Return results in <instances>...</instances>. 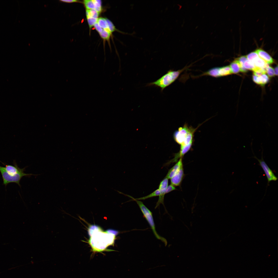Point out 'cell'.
<instances>
[{
	"label": "cell",
	"instance_id": "obj_1",
	"mask_svg": "<svg viewBox=\"0 0 278 278\" xmlns=\"http://www.w3.org/2000/svg\"><path fill=\"white\" fill-rule=\"evenodd\" d=\"M186 68V67L177 71L170 70L156 81L147 84L146 86H154L161 89V91L169 86L179 77L181 73Z\"/></svg>",
	"mask_w": 278,
	"mask_h": 278
},
{
	"label": "cell",
	"instance_id": "obj_2",
	"mask_svg": "<svg viewBox=\"0 0 278 278\" xmlns=\"http://www.w3.org/2000/svg\"><path fill=\"white\" fill-rule=\"evenodd\" d=\"M197 128L188 127L185 124L183 127H179L174 134L175 141L180 146L188 145L193 142L194 134Z\"/></svg>",
	"mask_w": 278,
	"mask_h": 278
},
{
	"label": "cell",
	"instance_id": "obj_3",
	"mask_svg": "<svg viewBox=\"0 0 278 278\" xmlns=\"http://www.w3.org/2000/svg\"><path fill=\"white\" fill-rule=\"evenodd\" d=\"M121 193L130 197L136 202L140 208L144 215V217L149 224L155 237L158 239L161 240L164 243L165 246H166L167 244V241L166 239L163 237L159 235L156 231L155 224L151 212L141 201L136 199L135 198L130 195L125 194L122 193Z\"/></svg>",
	"mask_w": 278,
	"mask_h": 278
},
{
	"label": "cell",
	"instance_id": "obj_4",
	"mask_svg": "<svg viewBox=\"0 0 278 278\" xmlns=\"http://www.w3.org/2000/svg\"><path fill=\"white\" fill-rule=\"evenodd\" d=\"M0 172L2 175L3 179V184L5 186L10 183H15L17 184L20 187V181L23 176L30 177L32 175L37 176L39 175H34L31 173H25L24 172L12 175L8 174L5 170L4 167L0 166Z\"/></svg>",
	"mask_w": 278,
	"mask_h": 278
},
{
	"label": "cell",
	"instance_id": "obj_5",
	"mask_svg": "<svg viewBox=\"0 0 278 278\" xmlns=\"http://www.w3.org/2000/svg\"><path fill=\"white\" fill-rule=\"evenodd\" d=\"M232 73L230 66H227L212 68L204 72L199 76H209L215 77H218L227 75Z\"/></svg>",
	"mask_w": 278,
	"mask_h": 278
},
{
	"label": "cell",
	"instance_id": "obj_6",
	"mask_svg": "<svg viewBox=\"0 0 278 278\" xmlns=\"http://www.w3.org/2000/svg\"><path fill=\"white\" fill-rule=\"evenodd\" d=\"M262 150V157L260 159H258L255 156L254 158L256 159L259 162L260 166L265 174L267 179L268 183V184L271 181H276L278 178L263 160V150Z\"/></svg>",
	"mask_w": 278,
	"mask_h": 278
},
{
	"label": "cell",
	"instance_id": "obj_7",
	"mask_svg": "<svg viewBox=\"0 0 278 278\" xmlns=\"http://www.w3.org/2000/svg\"><path fill=\"white\" fill-rule=\"evenodd\" d=\"M168 179L165 177L159 184L158 189L160 191V194L159 196L155 208L157 207L161 204H163L164 197V195L166 194V190L168 186Z\"/></svg>",
	"mask_w": 278,
	"mask_h": 278
},
{
	"label": "cell",
	"instance_id": "obj_8",
	"mask_svg": "<svg viewBox=\"0 0 278 278\" xmlns=\"http://www.w3.org/2000/svg\"><path fill=\"white\" fill-rule=\"evenodd\" d=\"M1 162L5 166V167L4 168L5 170L7 173L9 174L12 175H15L17 173L24 172L25 170V168L27 167H26L22 169L18 167L15 161H13V165L5 164L3 162Z\"/></svg>",
	"mask_w": 278,
	"mask_h": 278
},
{
	"label": "cell",
	"instance_id": "obj_9",
	"mask_svg": "<svg viewBox=\"0 0 278 278\" xmlns=\"http://www.w3.org/2000/svg\"><path fill=\"white\" fill-rule=\"evenodd\" d=\"M184 175L183 166L176 174L170 179L171 184L175 187L180 185Z\"/></svg>",
	"mask_w": 278,
	"mask_h": 278
},
{
	"label": "cell",
	"instance_id": "obj_10",
	"mask_svg": "<svg viewBox=\"0 0 278 278\" xmlns=\"http://www.w3.org/2000/svg\"><path fill=\"white\" fill-rule=\"evenodd\" d=\"M182 158H180L175 165L169 170L165 177L168 179H171L176 174L183 166Z\"/></svg>",
	"mask_w": 278,
	"mask_h": 278
},
{
	"label": "cell",
	"instance_id": "obj_11",
	"mask_svg": "<svg viewBox=\"0 0 278 278\" xmlns=\"http://www.w3.org/2000/svg\"><path fill=\"white\" fill-rule=\"evenodd\" d=\"M259 56L267 64H272L274 60L271 56L267 52L261 49L255 50Z\"/></svg>",
	"mask_w": 278,
	"mask_h": 278
},
{
	"label": "cell",
	"instance_id": "obj_12",
	"mask_svg": "<svg viewBox=\"0 0 278 278\" xmlns=\"http://www.w3.org/2000/svg\"><path fill=\"white\" fill-rule=\"evenodd\" d=\"M193 143H191L185 146H180V150L179 152L175 155V158L172 161H177L178 159L179 158H182L184 155L190 149L193 144Z\"/></svg>",
	"mask_w": 278,
	"mask_h": 278
},
{
	"label": "cell",
	"instance_id": "obj_13",
	"mask_svg": "<svg viewBox=\"0 0 278 278\" xmlns=\"http://www.w3.org/2000/svg\"><path fill=\"white\" fill-rule=\"evenodd\" d=\"M253 63L256 67L262 70L266 73V68L269 65L263 59L259 57L254 60Z\"/></svg>",
	"mask_w": 278,
	"mask_h": 278
},
{
	"label": "cell",
	"instance_id": "obj_14",
	"mask_svg": "<svg viewBox=\"0 0 278 278\" xmlns=\"http://www.w3.org/2000/svg\"><path fill=\"white\" fill-rule=\"evenodd\" d=\"M229 66L232 73L236 74L240 71V64L236 59L232 62Z\"/></svg>",
	"mask_w": 278,
	"mask_h": 278
},
{
	"label": "cell",
	"instance_id": "obj_15",
	"mask_svg": "<svg viewBox=\"0 0 278 278\" xmlns=\"http://www.w3.org/2000/svg\"><path fill=\"white\" fill-rule=\"evenodd\" d=\"M160 194V192L159 190L158 189H156L153 192L150 194L148 195L142 197L138 198H136L135 199H136L138 200H145V199L152 197H155L156 196H159Z\"/></svg>",
	"mask_w": 278,
	"mask_h": 278
},
{
	"label": "cell",
	"instance_id": "obj_16",
	"mask_svg": "<svg viewBox=\"0 0 278 278\" xmlns=\"http://www.w3.org/2000/svg\"><path fill=\"white\" fill-rule=\"evenodd\" d=\"M86 14V16H89L95 18H97L99 15V13L94 9L87 10Z\"/></svg>",
	"mask_w": 278,
	"mask_h": 278
},
{
	"label": "cell",
	"instance_id": "obj_17",
	"mask_svg": "<svg viewBox=\"0 0 278 278\" xmlns=\"http://www.w3.org/2000/svg\"><path fill=\"white\" fill-rule=\"evenodd\" d=\"M97 22L101 28H103L104 29L109 30L105 19L100 18L98 19Z\"/></svg>",
	"mask_w": 278,
	"mask_h": 278
},
{
	"label": "cell",
	"instance_id": "obj_18",
	"mask_svg": "<svg viewBox=\"0 0 278 278\" xmlns=\"http://www.w3.org/2000/svg\"><path fill=\"white\" fill-rule=\"evenodd\" d=\"M246 56L247 60L253 63L259 57L256 50L249 53Z\"/></svg>",
	"mask_w": 278,
	"mask_h": 278
},
{
	"label": "cell",
	"instance_id": "obj_19",
	"mask_svg": "<svg viewBox=\"0 0 278 278\" xmlns=\"http://www.w3.org/2000/svg\"><path fill=\"white\" fill-rule=\"evenodd\" d=\"M243 66L247 70L253 71L256 68L252 62L247 59L244 62L243 64Z\"/></svg>",
	"mask_w": 278,
	"mask_h": 278
},
{
	"label": "cell",
	"instance_id": "obj_20",
	"mask_svg": "<svg viewBox=\"0 0 278 278\" xmlns=\"http://www.w3.org/2000/svg\"><path fill=\"white\" fill-rule=\"evenodd\" d=\"M111 33L109 30L104 29L102 32L99 34L101 38L103 39L107 40L110 38Z\"/></svg>",
	"mask_w": 278,
	"mask_h": 278
},
{
	"label": "cell",
	"instance_id": "obj_21",
	"mask_svg": "<svg viewBox=\"0 0 278 278\" xmlns=\"http://www.w3.org/2000/svg\"><path fill=\"white\" fill-rule=\"evenodd\" d=\"M84 3L85 6L87 10L95 9V6L92 0H84Z\"/></svg>",
	"mask_w": 278,
	"mask_h": 278
},
{
	"label": "cell",
	"instance_id": "obj_22",
	"mask_svg": "<svg viewBox=\"0 0 278 278\" xmlns=\"http://www.w3.org/2000/svg\"><path fill=\"white\" fill-rule=\"evenodd\" d=\"M261 85H264L267 83L269 81V78L265 73L262 74L259 76Z\"/></svg>",
	"mask_w": 278,
	"mask_h": 278
},
{
	"label": "cell",
	"instance_id": "obj_23",
	"mask_svg": "<svg viewBox=\"0 0 278 278\" xmlns=\"http://www.w3.org/2000/svg\"><path fill=\"white\" fill-rule=\"evenodd\" d=\"M90 28V29L97 22L98 19L86 16Z\"/></svg>",
	"mask_w": 278,
	"mask_h": 278
},
{
	"label": "cell",
	"instance_id": "obj_24",
	"mask_svg": "<svg viewBox=\"0 0 278 278\" xmlns=\"http://www.w3.org/2000/svg\"><path fill=\"white\" fill-rule=\"evenodd\" d=\"M266 73L268 76L271 77L274 76L275 75L274 69L269 66L266 68Z\"/></svg>",
	"mask_w": 278,
	"mask_h": 278
},
{
	"label": "cell",
	"instance_id": "obj_25",
	"mask_svg": "<svg viewBox=\"0 0 278 278\" xmlns=\"http://www.w3.org/2000/svg\"><path fill=\"white\" fill-rule=\"evenodd\" d=\"M107 22L108 29L111 32H112L115 30V26L112 23L107 19H105Z\"/></svg>",
	"mask_w": 278,
	"mask_h": 278
},
{
	"label": "cell",
	"instance_id": "obj_26",
	"mask_svg": "<svg viewBox=\"0 0 278 278\" xmlns=\"http://www.w3.org/2000/svg\"><path fill=\"white\" fill-rule=\"evenodd\" d=\"M236 59L239 62L240 66H243L244 63L247 59L246 56H244L237 58Z\"/></svg>",
	"mask_w": 278,
	"mask_h": 278
},
{
	"label": "cell",
	"instance_id": "obj_27",
	"mask_svg": "<svg viewBox=\"0 0 278 278\" xmlns=\"http://www.w3.org/2000/svg\"><path fill=\"white\" fill-rule=\"evenodd\" d=\"M176 189L175 187L170 184L168 186L166 190V194Z\"/></svg>",
	"mask_w": 278,
	"mask_h": 278
},
{
	"label": "cell",
	"instance_id": "obj_28",
	"mask_svg": "<svg viewBox=\"0 0 278 278\" xmlns=\"http://www.w3.org/2000/svg\"><path fill=\"white\" fill-rule=\"evenodd\" d=\"M92 1L95 6L94 9L97 8H101V1L100 0H93Z\"/></svg>",
	"mask_w": 278,
	"mask_h": 278
},
{
	"label": "cell",
	"instance_id": "obj_29",
	"mask_svg": "<svg viewBox=\"0 0 278 278\" xmlns=\"http://www.w3.org/2000/svg\"><path fill=\"white\" fill-rule=\"evenodd\" d=\"M253 81L255 83L257 84L260 85V82L259 77L253 75Z\"/></svg>",
	"mask_w": 278,
	"mask_h": 278
},
{
	"label": "cell",
	"instance_id": "obj_30",
	"mask_svg": "<svg viewBox=\"0 0 278 278\" xmlns=\"http://www.w3.org/2000/svg\"><path fill=\"white\" fill-rule=\"evenodd\" d=\"M94 26L95 29L99 33L102 32L103 30L102 28L99 25L97 22L94 24Z\"/></svg>",
	"mask_w": 278,
	"mask_h": 278
},
{
	"label": "cell",
	"instance_id": "obj_31",
	"mask_svg": "<svg viewBox=\"0 0 278 278\" xmlns=\"http://www.w3.org/2000/svg\"><path fill=\"white\" fill-rule=\"evenodd\" d=\"M59 1L62 2L68 3L76 2L78 1L77 0H61Z\"/></svg>",
	"mask_w": 278,
	"mask_h": 278
},
{
	"label": "cell",
	"instance_id": "obj_32",
	"mask_svg": "<svg viewBox=\"0 0 278 278\" xmlns=\"http://www.w3.org/2000/svg\"><path fill=\"white\" fill-rule=\"evenodd\" d=\"M277 66L274 70L275 75H277Z\"/></svg>",
	"mask_w": 278,
	"mask_h": 278
}]
</instances>
